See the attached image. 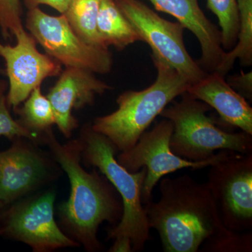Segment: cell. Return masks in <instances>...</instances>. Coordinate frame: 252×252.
Returning <instances> with one entry per match:
<instances>
[{
	"instance_id": "obj_1",
	"label": "cell",
	"mask_w": 252,
	"mask_h": 252,
	"mask_svg": "<svg viewBox=\"0 0 252 252\" xmlns=\"http://www.w3.org/2000/svg\"><path fill=\"white\" fill-rule=\"evenodd\" d=\"M160 198L144 204L149 226L165 252H252L251 232L232 231L220 221L207 183L189 175L162 179Z\"/></svg>"
},
{
	"instance_id": "obj_2",
	"label": "cell",
	"mask_w": 252,
	"mask_h": 252,
	"mask_svg": "<svg viewBox=\"0 0 252 252\" xmlns=\"http://www.w3.org/2000/svg\"><path fill=\"white\" fill-rule=\"evenodd\" d=\"M44 145L70 184L69 198L58 210L62 230L86 252H100L102 245L97 238L99 226L104 221L115 225L122 219V202L117 190L95 167L92 172L84 168L77 139L62 144L51 130L44 135Z\"/></svg>"
},
{
	"instance_id": "obj_3",
	"label": "cell",
	"mask_w": 252,
	"mask_h": 252,
	"mask_svg": "<svg viewBox=\"0 0 252 252\" xmlns=\"http://www.w3.org/2000/svg\"><path fill=\"white\" fill-rule=\"evenodd\" d=\"M157 77L142 91H127L119 94L117 110L94 119L93 129L102 134L120 152L132 148L141 135L169 104L188 90L190 84L175 68L152 54Z\"/></svg>"
},
{
	"instance_id": "obj_4",
	"label": "cell",
	"mask_w": 252,
	"mask_h": 252,
	"mask_svg": "<svg viewBox=\"0 0 252 252\" xmlns=\"http://www.w3.org/2000/svg\"><path fill=\"white\" fill-rule=\"evenodd\" d=\"M77 140L83 165L97 169L122 199V219L109 230L107 239H129L133 252L142 251L151 239V228L141 198L147 169L144 167L138 172L127 171L117 161L119 151L116 146L106 136L94 131L91 124L82 126Z\"/></svg>"
},
{
	"instance_id": "obj_5",
	"label": "cell",
	"mask_w": 252,
	"mask_h": 252,
	"mask_svg": "<svg viewBox=\"0 0 252 252\" xmlns=\"http://www.w3.org/2000/svg\"><path fill=\"white\" fill-rule=\"evenodd\" d=\"M174 102L160 114L173 124L170 137L172 152L186 160L203 161L218 150L252 154V135L243 131L231 132L219 127L207 113L208 104L192 97L188 93Z\"/></svg>"
},
{
	"instance_id": "obj_6",
	"label": "cell",
	"mask_w": 252,
	"mask_h": 252,
	"mask_svg": "<svg viewBox=\"0 0 252 252\" xmlns=\"http://www.w3.org/2000/svg\"><path fill=\"white\" fill-rule=\"evenodd\" d=\"M26 26L46 54L65 67H77L94 74L112 70V55L109 49L87 44L68 23L64 14L51 16L39 7L28 9Z\"/></svg>"
},
{
	"instance_id": "obj_7",
	"label": "cell",
	"mask_w": 252,
	"mask_h": 252,
	"mask_svg": "<svg viewBox=\"0 0 252 252\" xmlns=\"http://www.w3.org/2000/svg\"><path fill=\"white\" fill-rule=\"evenodd\" d=\"M56 198L53 189L39 190L8 205L1 236L26 244L34 252L80 246L55 220Z\"/></svg>"
},
{
	"instance_id": "obj_8",
	"label": "cell",
	"mask_w": 252,
	"mask_h": 252,
	"mask_svg": "<svg viewBox=\"0 0 252 252\" xmlns=\"http://www.w3.org/2000/svg\"><path fill=\"white\" fill-rule=\"evenodd\" d=\"M0 152V202L9 205L41 190L63 175V170L49 151L26 137L11 141Z\"/></svg>"
},
{
	"instance_id": "obj_9",
	"label": "cell",
	"mask_w": 252,
	"mask_h": 252,
	"mask_svg": "<svg viewBox=\"0 0 252 252\" xmlns=\"http://www.w3.org/2000/svg\"><path fill=\"white\" fill-rule=\"evenodd\" d=\"M207 187L220 221L232 231L252 228V154L230 152L210 166Z\"/></svg>"
},
{
	"instance_id": "obj_10",
	"label": "cell",
	"mask_w": 252,
	"mask_h": 252,
	"mask_svg": "<svg viewBox=\"0 0 252 252\" xmlns=\"http://www.w3.org/2000/svg\"><path fill=\"white\" fill-rule=\"evenodd\" d=\"M174 126L171 121L164 119L152 130L145 131L132 148L117 155V161L130 172L147 169L142 187V203L152 200V192L164 176L184 168L202 169L211 166L224 158L230 151L222 150L203 161L186 160L172 152L170 142Z\"/></svg>"
},
{
	"instance_id": "obj_11",
	"label": "cell",
	"mask_w": 252,
	"mask_h": 252,
	"mask_svg": "<svg viewBox=\"0 0 252 252\" xmlns=\"http://www.w3.org/2000/svg\"><path fill=\"white\" fill-rule=\"evenodd\" d=\"M117 6L147 43L152 54L165 61L189 81L190 84L203 79L207 72L194 61L186 49L185 28L179 22H171L159 16L140 0H115Z\"/></svg>"
},
{
	"instance_id": "obj_12",
	"label": "cell",
	"mask_w": 252,
	"mask_h": 252,
	"mask_svg": "<svg viewBox=\"0 0 252 252\" xmlns=\"http://www.w3.org/2000/svg\"><path fill=\"white\" fill-rule=\"evenodd\" d=\"M16 45L0 42V56L4 59L8 78L7 103L13 109L28 98L49 77L59 76L62 65L37 49L35 39L24 28L14 33Z\"/></svg>"
},
{
	"instance_id": "obj_13",
	"label": "cell",
	"mask_w": 252,
	"mask_h": 252,
	"mask_svg": "<svg viewBox=\"0 0 252 252\" xmlns=\"http://www.w3.org/2000/svg\"><path fill=\"white\" fill-rule=\"evenodd\" d=\"M112 89V86L97 79L91 71L65 67L46 96L54 110L56 125L61 133L66 138H70L73 130L79 126L73 111L93 105L97 94Z\"/></svg>"
},
{
	"instance_id": "obj_14",
	"label": "cell",
	"mask_w": 252,
	"mask_h": 252,
	"mask_svg": "<svg viewBox=\"0 0 252 252\" xmlns=\"http://www.w3.org/2000/svg\"><path fill=\"white\" fill-rule=\"evenodd\" d=\"M158 11L171 15L196 36L201 48L199 65L206 72H215L225 51L222 48L220 31L205 16L198 0H149Z\"/></svg>"
},
{
	"instance_id": "obj_15",
	"label": "cell",
	"mask_w": 252,
	"mask_h": 252,
	"mask_svg": "<svg viewBox=\"0 0 252 252\" xmlns=\"http://www.w3.org/2000/svg\"><path fill=\"white\" fill-rule=\"evenodd\" d=\"M192 97L215 109L223 122L252 135V108L247 99L233 90L225 77L207 72L187 91Z\"/></svg>"
},
{
	"instance_id": "obj_16",
	"label": "cell",
	"mask_w": 252,
	"mask_h": 252,
	"mask_svg": "<svg viewBox=\"0 0 252 252\" xmlns=\"http://www.w3.org/2000/svg\"><path fill=\"white\" fill-rule=\"evenodd\" d=\"M97 31L104 45L123 51L136 41H142L132 23L123 14L115 0H102L97 20Z\"/></svg>"
},
{
	"instance_id": "obj_17",
	"label": "cell",
	"mask_w": 252,
	"mask_h": 252,
	"mask_svg": "<svg viewBox=\"0 0 252 252\" xmlns=\"http://www.w3.org/2000/svg\"><path fill=\"white\" fill-rule=\"evenodd\" d=\"M18 115L17 122L44 145V135L56 124L54 110L46 96L41 93V86L36 88L28 98L13 109Z\"/></svg>"
},
{
	"instance_id": "obj_18",
	"label": "cell",
	"mask_w": 252,
	"mask_h": 252,
	"mask_svg": "<svg viewBox=\"0 0 252 252\" xmlns=\"http://www.w3.org/2000/svg\"><path fill=\"white\" fill-rule=\"evenodd\" d=\"M240 18L238 40L234 47L225 51L215 72L226 77L236 60L243 65L252 64V0H237Z\"/></svg>"
},
{
	"instance_id": "obj_19",
	"label": "cell",
	"mask_w": 252,
	"mask_h": 252,
	"mask_svg": "<svg viewBox=\"0 0 252 252\" xmlns=\"http://www.w3.org/2000/svg\"><path fill=\"white\" fill-rule=\"evenodd\" d=\"M102 0H72L64 15L81 39L90 45L109 49L104 45L97 28Z\"/></svg>"
},
{
	"instance_id": "obj_20",
	"label": "cell",
	"mask_w": 252,
	"mask_h": 252,
	"mask_svg": "<svg viewBox=\"0 0 252 252\" xmlns=\"http://www.w3.org/2000/svg\"><path fill=\"white\" fill-rule=\"evenodd\" d=\"M207 8L218 18L222 48L230 51L236 44L240 26L237 0H207Z\"/></svg>"
},
{
	"instance_id": "obj_21",
	"label": "cell",
	"mask_w": 252,
	"mask_h": 252,
	"mask_svg": "<svg viewBox=\"0 0 252 252\" xmlns=\"http://www.w3.org/2000/svg\"><path fill=\"white\" fill-rule=\"evenodd\" d=\"M7 91V81L0 79V136H3L10 141L19 137H26L40 145L35 136L25 129L11 116L6 98Z\"/></svg>"
},
{
	"instance_id": "obj_22",
	"label": "cell",
	"mask_w": 252,
	"mask_h": 252,
	"mask_svg": "<svg viewBox=\"0 0 252 252\" xmlns=\"http://www.w3.org/2000/svg\"><path fill=\"white\" fill-rule=\"evenodd\" d=\"M21 0H0V31L4 40L23 27Z\"/></svg>"
},
{
	"instance_id": "obj_23",
	"label": "cell",
	"mask_w": 252,
	"mask_h": 252,
	"mask_svg": "<svg viewBox=\"0 0 252 252\" xmlns=\"http://www.w3.org/2000/svg\"><path fill=\"white\" fill-rule=\"evenodd\" d=\"M230 87L241 94L245 99H252V72L240 71L239 74L228 76L225 78Z\"/></svg>"
},
{
	"instance_id": "obj_24",
	"label": "cell",
	"mask_w": 252,
	"mask_h": 252,
	"mask_svg": "<svg viewBox=\"0 0 252 252\" xmlns=\"http://www.w3.org/2000/svg\"><path fill=\"white\" fill-rule=\"evenodd\" d=\"M23 1L28 9L44 4L56 10L61 14H64L72 0H23Z\"/></svg>"
},
{
	"instance_id": "obj_25",
	"label": "cell",
	"mask_w": 252,
	"mask_h": 252,
	"mask_svg": "<svg viewBox=\"0 0 252 252\" xmlns=\"http://www.w3.org/2000/svg\"><path fill=\"white\" fill-rule=\"evenodd\" d=\"M109 252H132V243L129 239L120 238L114 240V244Z\"/></svg>"
},
{
	"instance_id": "obj_26",
	"label": "cell",
	"mask_w": 252,
	"mask_h": 252,
	"mask_svg": "<svg viewBox=\"0 0 252 252\" xmlns=\"http://www.w3.org/2000/svg\"><path fill=\"white\" fill-rule=\"evenodd\" d=\"M7 205L0 202V236H1V231H2L3 223H4V219L5 212H6Z\"/></svg>"
},
{
	"instance_id": "obj_27",
	"label": "cell",
	"mask_w": 252,
	"mask_h": 252,
	"mask_svg": "<svg viewBox=\"0 0 252 252\" xmlns=\"http://www.w3.org/2000/svg\"><path fill=\"white\" fill-rule=\"evenodd\" d=\"M0 76H6V72H5L4 68L0 65Z\"/></svg>"
}]
</instances>
